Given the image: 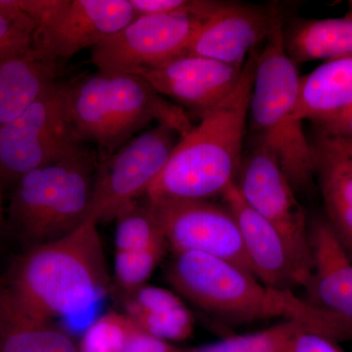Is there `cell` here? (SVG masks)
I'll return each mask as SVG.
<instances>
[{
    "label": "cell",
    "mask_w": 352,
    "mask_h": 352,
    "mask_svg": "<svg viewBox=\"0 0 352 352\" xmlns=\"http://www.w3.org/2000/svg\"><path fill=\"white\" fill-rule=\"evenodd\" d=\"M166 279L178 295L208 314L235 324L282 318L336 342L352 340V324L289 289L266 286L251 271L201 252L175 254Z\"/></svg>",
    "instance_id": "1"
},
{
    "label": "cell",
    "mask_w": 352,
    "mask_h": 352,
    "mask_svg": "<svg viewBox=\"0 0 352 352\" xmlns=\"http://www.w3.org/2000/svg\"><path fill=\"white\" fill-rule=\"evenodd\" d=\"M0 284L23 309L44 320L87 314L109 286L98 223L88 219L60 239L29 248Z\"/></svg>",
    "instance_id": "2"
},
{
    "label": "cell",
    "mask_w": 352,
    "mask_h": 352,
    "mask_svg": "<svg viewBox=\"0 0 352 352\" xmlns=\"http://www.w3.org/2000/svg\"><path fill=\"white\" fill-rule=\"evenodd\" d=\"M258 52L248 58L233 91L179 138L145 200H210L236 184Z\"/></svg>",
    "instance_id": "3"
},
{
    "label": "cell",
    "mask_w": 352,
    "mask_h": 352,
    "mask_svg": "<svg viewBox=\"0 0 352 352\" xmlns=\"http://www.w3.org/2000/svg\"><path fill=\"white\" fill-rule=\"evenodd\" d=\"M64 83L76 138L83 144L94 143L104 157L118 151L150 122L170 127L180 138L194 126L184 109L138 75L97 72Z\"/></svg>",
    "instance_id": "4"
},
{
    "label": "cell",
    "mask_w": 352,
    "mask_h": 352,
    "mask_svg": "<svg viewBox=\"0 0 352 352\" xmlns=\"http://www.w3.org/2000/svg\"><path fill=\"white\" fill-rule=\"evenodd\" d=\"M283 31L280 21L258 52L248 120L256 143L274 155L294 188L305 189L315 175L314 154L296 118L302 76L285 48Z\"/></svg>",
    "instance_id": "5"
},
{
    "label": "cell",
    "mask_w": 352,
    "mask_h": 352,
    "mask_svg": "<svg viewBox=\"0 0 352 352\" xmlns=\"http://www.w3.org/2000/svg\"><path fill=\"white\" fill-rule=\"evenodd\" d=\"M98 164L87 147L31 171L16 183L7 226L29 248L60 239L89 217Z\"/></svg>",
    "instance_id": "6"
},
{
    "label": "cell",
    "mask_w": 352,
    "mask_h": 352,
    "mask_svg": "<svg viewBox=\"0 0 352 352\" xmlns=\"http://www.w3.org/2000/svg\"><path fill=\"white\" fill-rule=\"evenodd\" d=\"M67 108L65 83L53 82L8 124L0 126V182L6 187L85 147Z\"/></svg>",
    "instance_id": "7"
},
{
    "label": "cell",
    "mask_w": 352,
    "mask_h": 352,
    "mask_svg": "<svg viewBox=\"0 0 352 352\" xmlns=\"http://www.w3.org/2000/svg\"><path fill=\"white\" fill-rule=\"evenodd\" d=\"M237 188L245 203L274 227L288 249L302 288L311 277L309 224L295 188L274 155L264 146H254L243 157Z\"/></svg>",
    "instance_id": "8"
},
{
    "label": "cell",
    "mask_w": 352,
    "mask_h": 352,
    "mask_svg": "<svg viewBox=\"0 0 352 352\" xmlns=\"http://www.w3.org/2000/svg\"><path fill=\"white\" fill-rule=\"evenodd\" d=\"M180 136L157 124L118 151L103 157L95 173L89 217L97 222L115 220L133 201L144 198L168 164Z\"/></svg>",
    "instance_id": "9"
},
{
    "label": "cell",
    "mask_w": 352,
    "mask_h": 352,
    "mask_svg": "<svg viewBox=\"0 0 352 352\" xmlns=\"http://www.w3.org/2000/svg\"><path fill=\"white\" fill-rule=\"evenodd\" d=\"M205 20L188 15L138 16L91 48L100 73L133 75L187 54Z\"/></svg>",
    "instance_id": "10"
},
{
    "label": "cell",
    "mask_w": 352,
    "mask_h": 352,
    "mask_svg": "<svg viewBox=\"0 0 352 352\" xmlns=\"http://www.w3.org/2000/svg\"><path fill=\"white\" fill-rule=\"evenodd\" d=\"M145 201L175 254L201 252L252 272L237 220L226 205L210 200Z\"/></svg>",
    "instance_id": "11"
},
{
    "label": "cell",
    "mask_w": 352,
    "mask_h": 352,
    "mask_svg": "<svg viewBox=\"0 0 352 352\" xmlns=\"http://www.w3.org/2000/svg\"><path fill=\"white\" fill-rule=\"evenodd\" d=\"M243 68L185 54L159 66L140 69L133 75L144 78L157 94L200 119L237 87Z\"/></svg>",
    "instance_id": "12"
},
{
    "label": "cell",
    "mask_w": 352,
    "mask_h": 352,
    "mask_svg": "<svg viewBox=\"0 0 352 352\" xmlns=\"http://www.w3.org/2000/svg\"><path fill=\"white\" fill-rule=\"evenodd\" d=\"M136 17L129 0H64L36 36L34 47L58 61L117 34Z\"/></svg>",
    "instance_id": "13"
},
{
    "label": "cell",
    "mask_w": 352,
    "mask_h": 352,
    "mask_svg": "<svg viewBox=\"0 0 352 352\" xmlns=\"http://www.w3.org/2000/svg\"><path fill=\"white\" fill-rule=\"evenodd\" d=\"M281 12L276 7L228 2L201 24L187 54L243 67L251 53L265 43Z\"/></svg>",
    "instance_id": "14"
},
{
    "label": "cell",
    "mask_w": 352,
    "mask_h": 352,
    "mask_svg": "<svg viewBox=\"0 0 352 352\" xmlns=\"http://www.w3.org/2000/svg\"><path fill=\"white\" fill-rule=\"evenodd\" d=\"M222 198L237 220L245 256L254 276L275 289L294 291L302 287L281 235L245 203L237 185L227 190Z\"/></svg>",
    "instance_id": "15"
},
{
    "label": "cell",
    "mask_w": 352,
    "mask_h": 352,
    "mask_svg": "<svg viewBox=\"0 0 352 352\" xmlns=\"http://www.w3.org/2000/svg\"><path fill=\"white\" fill-rule=\"evenodd\" d=\"M312 270L305 287L317 307L352 324V258L326 219L309 224Z\"/></svg>",
    "instance_id": "16"
},
{
    "label": "cell",
    "mask_w": 352,
    "mask_h": 352,
    "mask_svg": "<svg viewBox=\"0 0 352 352\" xmlns=\"http://www.w3.org/2000/svg\"><path fill=\"white\" fill-rule=\"evenodd\" d=\"M352 113V55L324 62L300 78L296 118L316 124Z\"/></svg>",
    "instance_id": "17"
},
{
    "label": "cell",
    "mask_w": 352,
    "mask_h": 352,
    "mask_svg": "<svg viewBox=\"0 0 352 352\" xmlns=\"http://www.w3.org/2000/svg\"><path fill=\"white\" fill-rule=\"evenodd\" d=\"M58 63L38 47L0 60V126L17 118L56 82Z\"/></svg>",
    "instance_id": "18"
},
{
    "label": "cell",
    "mask_w": 352,
    "mask_h": 352,
    "mask_svg": "<svg viewBox=\"0 0 352 352\" xmlns=\"http://www.w3.org/2000/svg\"><path fill=\"white\" fill-rule=\"evenodd\" d=\"M0 352H78L71 333L30 314L0 284Z\"/></svg>",
    "instance_id": "19"
},
{
    "label": "cell",
    "mask_w": 352,
    "mask_h": 352,
    "mask_svg": "<svg viewBox=\"0 0 352 352\" xmlns=\"http://www.w3.org/2000/svg\"><path fill=\"white\" fill-rule=\"evenodd\" d=\"M124 314L141 331L164 342L184 340L193 333V316L182 298L160 287L145 285L129 294Z\"/></svg>",
    "instance_id": "20"
},
{
    "label": "cell",
    "mask_w": 352,
    "mask_h": 352,
    "mask_svg": "<svg viewBox=\"0 0 352 352\" xmlns=\"http://www.w3.org/2000/svg\"><path fill=\"white\" fill-rule=\"evenodd\" d=\"M283 32L285 48L296 64L352 55V18L296 20Z\"/></svg>",
    "instance_id": "21"
},
{
    "label": "cell",
    "mask_w": 352,
    "mask_h": 352,
    "mask_svg": "<svg viewBox=\"0 0 352 352\" xmlns=\"http://www.w3.org/2000/svg\"><path fill=\"white\" fill-rule=\"evenodd\" d=\"M326 220L352 258V164L312 145Z\"/></svg>",
    "instance_id": "22"
},
{
    "label": "cell",
    "mask_w": 352,
    "mask_h": 352,
    "mask_svg": "<svg viewBox=\"0 0 352 352\" xmlns=\"http://www.w3.org/2000/svg\"><path fill=\"white\" fill-rule=\"evenodd\" d=\"M116 252H162L168 244L146 201H135L116 217Z\"/></svg>",
    "instance_id": "23"
},
{
    "label": "cell",
    "mask_w": 352,
    "mask_h": 352,
    "mask_svg": "<svg viewBox=\"0 0 352 352\" xmlns=\"http://www.w3.org/2000/svg\"><path fill=\"white\" fill-rule=\"evenodd\" d=\"M139 330L129 315L108 312L85 328L78 352H122Z\"/></svg>",
    "instance_id": "24"
},
{
    "label": "cell",
    "mask_w": 352,
    "mask_h": 352,
    "mask_svg": "<svg viewBox=\"0 0 352 352\" xmlns=\"http://www.w3.org/2000/svg\"><path fill=\"white\" fill-rule=\"evenodd\" d=\"M300 327L305 326L295 321H283L258 332L233 336L214 344L180 352H279Z\"/></svg>",
    "instance_id": "25"
},
{
    "label": "cell",
    "mask_w": 352,
    "mask_h": 352,
    "mask_svg": "<svg viewBox=\"0 0 352 352\" xmlns=\"http://www.w3.org/2000/svg\"><path fill=\"white\" fill-rule=\"evenodd\" d=\"M36 27L14 0H0V60L29 52L36 43Z\"/></svg>",
    "instance_id": "26"
},
{
    "label": "cell",
    "mask_w": 352,
    "mask_h": 352,
    "mask_svg": "<svg viewBox=\"0 0 352 352\" xmlns=\"http://www.w3.org/2000/svg\"><path fill=\"white\" fill-rule=\"evenodd\" d=\"M162 252H116L115 276L127 294L145 286L164 258Z\"/></svg>",
    "instance_id": "27"
},
{
    "label": "cell",
    "mask_w": 352,
    "mask_h": 352,
    "mask_svg": "<svg viewBox=\"0 0 352 352\" xmlns=\"http://www.w3.org/2000/svg\"><path fill=\"white\" fill-rule=\"evenodd\" d=\"M136 17L147 15H188L208 20L227 1L214 0H129Z\"/></svg>",
    "instance_id": "28"
},
{
    "label": "cell",
    "mask_w": 352,
    "mask_h": 352,
    "mask_svg": "<svg viewBox=\"0 0 352 352\" xmlns=\"http://www.w3.org/2000/svg\"><path fill=\"white\" fill-rule=\"evenodd\" d=\"M279 352H346L336 342L320 333L300 327Z\"/></svg>",
    "instance_id": "29"
},
{
    "label": "cell",
    "mask_w": 352,
    "mask_h": 352,
    "mask_svg": "<svg viewBox=\"0 0 352 352\" xmlns=\"http://www.w3.org/2000/svg\"><path fill=\"white\" fill-rule=\"evenodd\" d=\"M122 352H180L170 342L157 339L139 330L126 344Z\"/></svg>",
    "instance_id": "30"
},
{
    "label": "cell",
    "mask_w": 352,
    "mask_h": 352,
    "mask_svg": "<svg viewBox=\"0 0 352 352\" xmlns=\"http://www.w3.org/2000/svg\"><path fill=\"white\" fill-rule=\"evenodd\" d=\"M314 145L342 157L352 164V138L318 135Z\"/></svg>",
    "instance_id": "31"
},
{
    "label": "cell",
    "mask_w": 352,
    "mask_h": 352,
    "mask_svg": "<svg viewBox=\"0 0 352 352\" xmlns=\"http://www.w3.org/2000/svg\"><path fill=\"white\" fill-rule=\"evenodd\" d=\"M319 135L352 138V113L340 119L316 124Z\"/></svg>",
    "instance_id": "32"
},
{
    "label": "cell",
    "mask_w": 352,
    "mask_h": 352,
    "mask_svg": "<svg viewBox=\"0 0 352 352\" xmlns=\"http://www.w3.org/2000/svg\"><path fill=\"white\" fill-rule=\"evenodd\" d=\"M3 190V185L0 182V232L7 226V210L4 207Z\"/></svg>",
    "instance_id": "33"
},
{
    "label": "cell",
    "mask_w": 352,
    "mask_h": 352,
    "mask_svg": "<svg viewBox=\"0 0 352 352\" xmlns=\"http://www.w3.org/2000/svg\"><path fill=\"white\" fill-rule=\"evenodd\" d=\"M346 17L352 18V0L349 1V7H347V10L346 13Z\"/></svg>",
    "instance_id": "34"
}]
</instances>
